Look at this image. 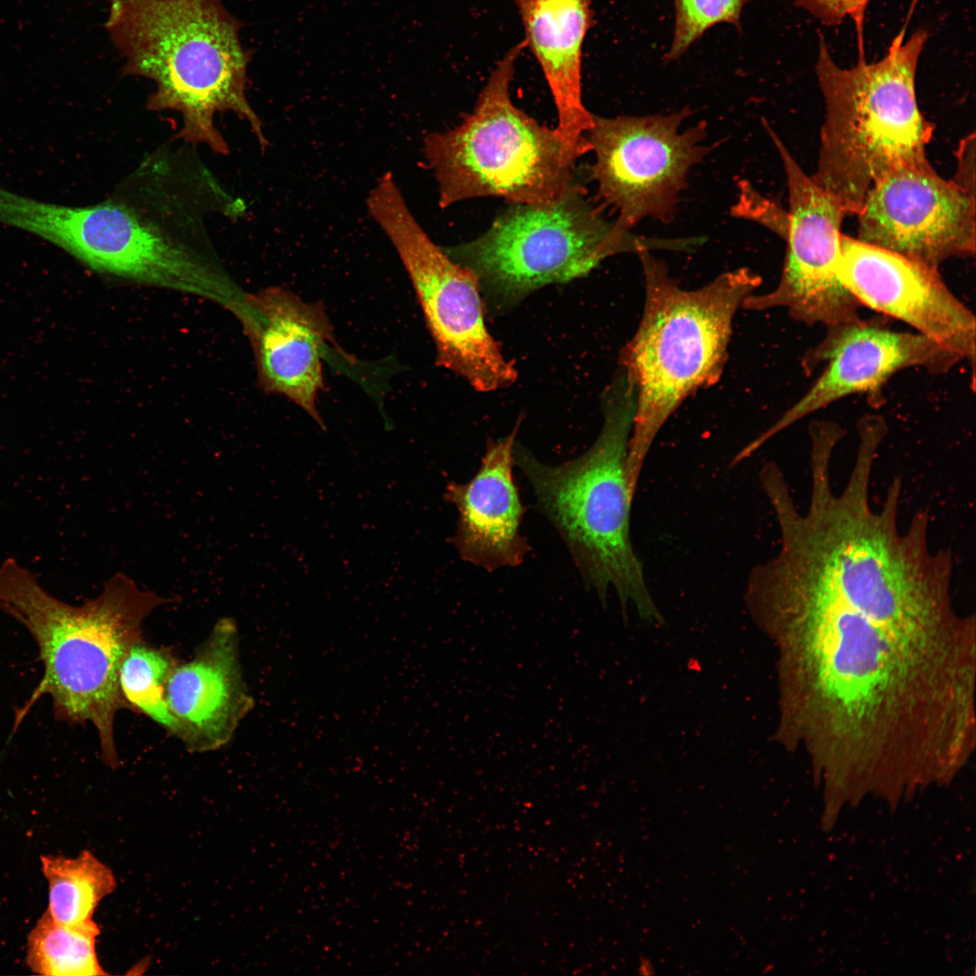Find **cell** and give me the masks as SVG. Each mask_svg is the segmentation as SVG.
Returning <instances> with one entry per match:
<instances>
[{
	"label": "cell",
	"mask_w": 976,
	"mask_h": 976,
	"mask_svg": "<svg viewBox=\"0 0 976 976\" xmlns=\"http://www.w3.org/2000/svg\"><path fill=\"white\" fill-rule=\"evenodd\" d=\"M68 253L97 271L195 295L234 314L245 296L209 261L116 201L82 206L80 231Z\"/></svg>",
	"instance_id": "14"
},
{
	"label": "cell",
	"mask_w": 976,
	"mask_h": 976,
	"mask_svg": "<svg viewBox=\"0 0 976 976\" xmlns=\"http://www.w3.org/2000/svg\"><path fill=\"white\" fill-rule=\"evenodd\" d=\"M519 427L489 440L476 474L466 483L448 482L443 495L458 512L451 542L464 561L489 572L521 565L530 550L521 533L527 508L512 473Z\"/></svg>",
	"instance_id": "19"
},
{
	"label": "cell",
	"mask_w": 976,
	"mask_h": 976,
	"mask_svg": "<svg viewBox=\"0 0 976 976\" xmlns=\"http://www.w3.org/2000/svg\"><path fill=\"white\" fill-rule=\"evenodd\" d=\"M604 423L593 445L578 457L552 465L521 444L516 465L528 480L538 511L565 542L584 584L605 603L615 589L621 608L635 606L648 621H662L631 539L634 497L627 474L628 445L635 394L623 372L605 391Z\"/></svg>",
	"instance_id": "5"
},
{
	"label": "cell",
	"mask_w": 976,
	"mask_h": 976,
	"mask_svg": "<svg viewBox=\"0 0 976 976\" xmlns=\"http://www.w3.org/2000/svg\"><path fill=\"white\" fill-rule=\"evenodd\" d=\"M41 865L48 884L46 911L63 924L93 920L100 901L117 886L112 870L89 850L73 858L42 855Z\"/></svg>",
	"instance_id": "21"
},
{
	"label": "cell",
	"mask_w": 976,
	"mask_h": 976,
	"mask_svg": "<svg viewBox=\"0 0 976 976\" xmlns=\"http://www.w3.org/2000/svg\"><path fill=\"white\" fill-rule=\"evenodd\" d=\"M177 661L165 650L135 643L123 660L118 675L121 694L130 709L144 714L177 737L178 724L165 696L169 676Z\"/></svg>",
	"instance_id": "23"
},
{
	"label": "cell",
	"mask_w": 976,
	"mask_h": 976,
	"mask_svg": "<svg viewBox=\"0 0 976 976\" xmlns=\"http://www.w3.org/2000/svg\"><path fill=\"white\" fill-rule=\"evenodd\" d=\"M740 197L732 211L737 217L754 220L784 239L787 211L759 194L747 182L740 183Z\"/></svg>",
	"instance_id": "25"
},
{
	"label": "cell",
	"mask_w": 976,
	"mask_h": 976,
	"mask_svg": "<svg viewBox=\"0 0 976 976\" xmlns=\"http://www.w3.org/2000/svg\"><path fill=\"white\" fill-rule=\"evenodd\" d=\"M857 215V239L935 269L975 253V194L942 178L928 160L886 173Z\"/></svg>",
	"instance_id": "13"
},
{
	"label": "cell",
	"mask_w": 976,
	"mask_h": 976,
	"mask_svg": "<svg viewBox=\"0 0 976 976\" xmlns=\"http://www.w3.org/2000/svg\"><path fill=\"white\" fill-rule=\"evenodd\" d=\"M905 30L887 54L840 67L820 35L816 75L825 116L812 180L832 194L847 216L857 215L874 183L890 170L927 161L933 125L922 114L915 73L928 32Z\"/></svg>",
	"instance_id": "7"
},
{
	"label": "cell",
	"mask_w": 976,
	"mask_h": 976,
	"mask_svg": "<svg viewBox=\"0 0 976 976\" xmlns=\"http://www.w3.org/2000/svg\"><path fill=\"white\" fill-rule=\"evenodd\" d=\"M99 933L94 920L63 924L45 910L28 934V967L44 976L107 975L96 952Z\"/></svg>",
	"instance_id": "22"
},
{
	"label": "cell",
	"mask_w": 976,
	"mask_h": 976,
	"mask_svg": "<svg viewBox=\"0 0 976 976\" xmlns=\"http://www.w3.org/2000/svg\"><path fill=\"white\" fill-rule=\"evenodd\" d=\"M859 437L853 468L840 493L831 477L834 447L812 445L804 513L782 473L761 480L780 530L777 554L894 633L934 650L959 648L975 635V621L954 609L951 551L932 549L926 512L916 514L906 530L899 529L898 478L883 506L873 510L869 481L882 439L871 431Z\"/></svg>",
	"instance_id": "2"
},
{
	"label": "cell",
	"mask_w": 976,
	"mask_h": 976,
	"mask_svg": "<svg viewBox=\"0 0 976 976\" xmlns=\"http://www.w3.org/2000/svg\"><path fill=\"white\" fill-rule=\"evenodd\" d=\"M166 700L189 752L226 746L251 706L239 663V636L230 620L216 624L187 662L176 663Z\"/></svg>",
	"instance_id": "18"
},
{
	"label": "cell",
	"mask_w": 976,
	"mask_h": 976,
	"mask_svg": "<svg viewBox=\"0 0 976 976\" xmlns=\"http://www.w3.org/2000/svg\"><path fill=\"white\" fill-rule=\"evenodd\" d=\"M689 115L683 108L669 115L594 116L586 133L596 158L591 174L623 230L645 218L669 222L673 217L690 168L710 150L701 145L705 123L680 130Z\"/></svg>",
	"instance_id": "11"
},
{
	"label": "cell",
	"mask_w": 976,
	"mask_h": 976,
	"mask_svg": "<svg viewBox=\"0 0 976 976\" xmlns=\"http://www.w3.org/2000/svg\"><path fill=\"white\" fill-rule=\"evenodd\" d=\"M525 49L521 41L498 61L459 126L424 137L442 209L488 196L511 204H545L577 184L576 162L591 151L590 144L569 143L511 100L516 63Z\"/></svg>",
	"instance_id": "8"
},
{
	"label": "cell",
	"mask_w": 976,
	"mask_h": 976,
	"mask_svg": "<svg viewBox=\"0 0 976 976\" xmlns=\"http://www.w3.org/2000/svg\"><path fill=\"white\" fill-rule=\"evenodd\" d=\"M236 316L251 343L263 389L287 398L325 430L317 398L324 389L323 360L333 333L324 305L269 287L246 293Z\"/></svg>",
	"instance_id": "17"
},
{
	"label": "cell",
	"mask_w": 976,
	"mask_h": 976,
	"mask_svg": "<svg viewBox=\"0 0 976 976\" xmlns=\"http://www.w3.org/2000/svg\"><path fill=\"white\" fill-rule=\"evenodd\" d=\"M958 166L953 180L964 190L975 194V137L963 138L958 149Z\"/></svg>",
	"instance_id": "27"
},
{
	"label": "cell",
	"mask_w": 976,
	"mask_h": 976,
	"mask_svg": "<svg viewBox=\"0 0 976 976\" xmlns=\"http://www.w3.org/2000/svg\"><path fill=\"white\" fill-rule=\"evenodd\" d=\"M962 361L956 353L921 333L896 332L875 321L859 319L828 327L822 341L805 355V369L825 367L808 391L769 429L745 446L750 456L765 441L800 418L856 393L875 394L899 371L922 367L943 372Z\"/></svg>",
	"instance_id": "15"
},
{
	"label": "cell",
	"mask_w": 976,
	"mask_h": 976,
	"mask_svg": "<svg viewBox=\"0 0 976 976\" xmlns=\"http://www.w3.org/2000/svg\"><path fill=\"white\" fill-rule=\"evenodd\" d=\"M366 205L410 278L436 346V363L476 391L512 385L518 371L487 328L477 280L428 237L391 173L378 179Z\"/></svg>",
	"instance_id": "10"
},
{
	"label": "cell",
	"mask_w": 976,
	"mask_h": 976,
	"mask_svg": "<svg viewBox=\"0 0 976 976\" xmlns=\"http://www.w3.org/2000/svg\"><path fill=\"white\" fill-rule=\"evenodd\" d=\"M754 607L784 637L789 726L812 756L852 765L891 760L973 703L959 658L898 635L804 574L766 573Z\"/></svg>",
	"instance_id": "1"
},
{
	"label": "cell",
	"mask_w": 976,
	"mask_h": 976,
	"mask_svg": "<svg viewBox=\"0 0 976 976\" xmlns=\"http://www.w3.org/2000/svg\"><path fill=\"white\" fill-rule=\"evenodd\" d=\"M105 27L123 57V73L153 80L151 110L181 114L179 137L226 155L217 113L248 123L260 148L268 142L246 94L251 52L242 23L221 0H110Z\"/></svg>",
	"instance_id": "4"
},
{
	"label": "cell",
	"mask_w": 976,
	"mask_h": 976,
	"mask_svg": "<svg viewBox=\"0 0 976 976\" xmlns=\"http://www.w3.org/2000/svg\"><path fill=\"white\" fill-rule=\"evenodd\" d=\"M675 19L667 61L680 58L708 30L720 23L740 26L746 0H673Z\"/></svg>",
	"instance_id": "24"
},
{
	"label": "cell",
	"mask_w": 976,
	"mask_h": 976,
	"mask_svg": "<svg viewBox=\"0 0 976 976\" xmlns=\"http://www.w3.org/2000/svg\"><path fill=\"white\" fill-rule=\"evenodd\" d=\"M781 156L789 192L787 250L777 286L765 295L751 294L742 307H783L807 325L827 328L860 319L857 299L838 273L840 227L847 216L839 201L807 175L775 132L764 123Z\"/></svg>",
	"instance_id": "12"
},
{
	"label": "cell",
	"mask_w": 976,
	"mask_h": 976,
	"mask_svg": "<svg viewBox=\"0 0 976 976\" xmlns=\"http://www.w3.org/2000/svg\"><path fill=\"white\" fill-rule=\"evenodd\" d=\"M167 600L140 590L124 575L80 606L50 595L35 576L8 558L0 565V610L23 624L34 639L43 673L15 714L14 729L33 705L49 696L58 720L91 724L102 760L118 764L115 719L129 709L118 681L129 649L142 641L144 620Z\"/></svg>",
	"instance_id": "3"
},
{
	"label": "cell",
	"mask_w": 976,
	"mask_h": 976,
	"mask_svg": "<svg viewBox=\"0 0 976 976\" xmlns=\"http://www.w3.org/2000/svg\"><path fill=\"white\" fill-rule=\"evenodd\" d=\"M871 0H794V3L825 24L840 23L844 19L853 20L863 54L862 32L867 7Z\"/></svg>",
	"instance_id": "26"
},
{
	"label": "cell",
	"mask_w": 976,
	"mask_h": 976,
	"mask_svg": "<svg viewBox=\"0 0 976 976\" xmlns=\"http://www.w3.org/2000/svg\"><path fill=\"white\" fill-rule=\"evenodd\" d=\"M637 254L645 284L643 313L621 355L635 394L627 455L633 493L653 441L670 416L690 395L719 380L734 316L760 285V277L743 267L686 290L648 249Z\"/></svg>",
	"instance_id": "6"
},
{
	"label": "cell",
	"mask_w": 976,
	"mask_h": 976,
	"mask_svg": "<svg viewBox=\"0 0 976 976\" xmlns=\"http://www.w3.org/2000/svg\"><path fill=\"white\" fill-rule=\"evenodd\" d=\"M594 0H516L522 40L537 61L558 112L557 130L573 145L587 144L594 115L582 99L583 45L594 26Z\"/></svg>",
	"instance_id": "20"
},
{
	"label": "cell",
	"mask_w": 976,
	"mask_h": 976,
	"mask_svg": "<svg viewBox=\"0 0 976 976\" xmlns=\"http://www.w3.org/2000/svg\"><path fill=\"white\" fill-rule=\"evenodd\" d=\"M838 273L859 305L898 319L971 364L976 321L938 269L842 234Z\"/></svg>",
	"instance_id": "16"
},
{
	"label": "cell",
	"mask_w": 976,
	"mask_h": 976,
	"mask_svg": "<svg viewBox=\"0 0 976 976\" xmlns=\"http://www.w3.org/2000/svg\"><path fill=\"white\" fill-rule=\"evenodd\" d=\"M650 249L631 239L575 184L545 204H511L478 238L445 249L477 280L486 313L512 309L538 289L587 275L616 253Z\"/></svg>",
	"instance_id": "9"
}]
</instances>
